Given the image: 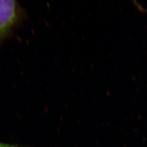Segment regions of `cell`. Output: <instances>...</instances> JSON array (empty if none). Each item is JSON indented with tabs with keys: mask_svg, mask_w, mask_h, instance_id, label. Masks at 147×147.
I'll return each mask as SVG.
<instances>
[{
	"mask_svg": "<svg viewBox=\"0 0 147 147\" xmlns=\"http://www.w3.org/2000/svg\"><path fill=\"white\" fill-rule=\"evenodd\" d=\"M21 16L20 6L16 1L0 0V42L11 34Z\"/></svg>",
	"mask_w": 147,
	"mask_h": 147,
	"instance_id": "obj_1",
	"label": "cell"
},
{
	"mask_svg": "<svg viewBox=\"0 0 147 147\" xmlns=\"http://www.w3.org/2000/svg\"><path fill=\"white\" fill-rule=\"evenodd\" d=\"M0 147H18L16 146H11V145H8V144H5L3 143H0Z\"/></svg>",
	"mask_w": 147,
	"mask_h": 147,
	"instance_id": "obj_2",
	"label": "cell"
}]
</instances>
